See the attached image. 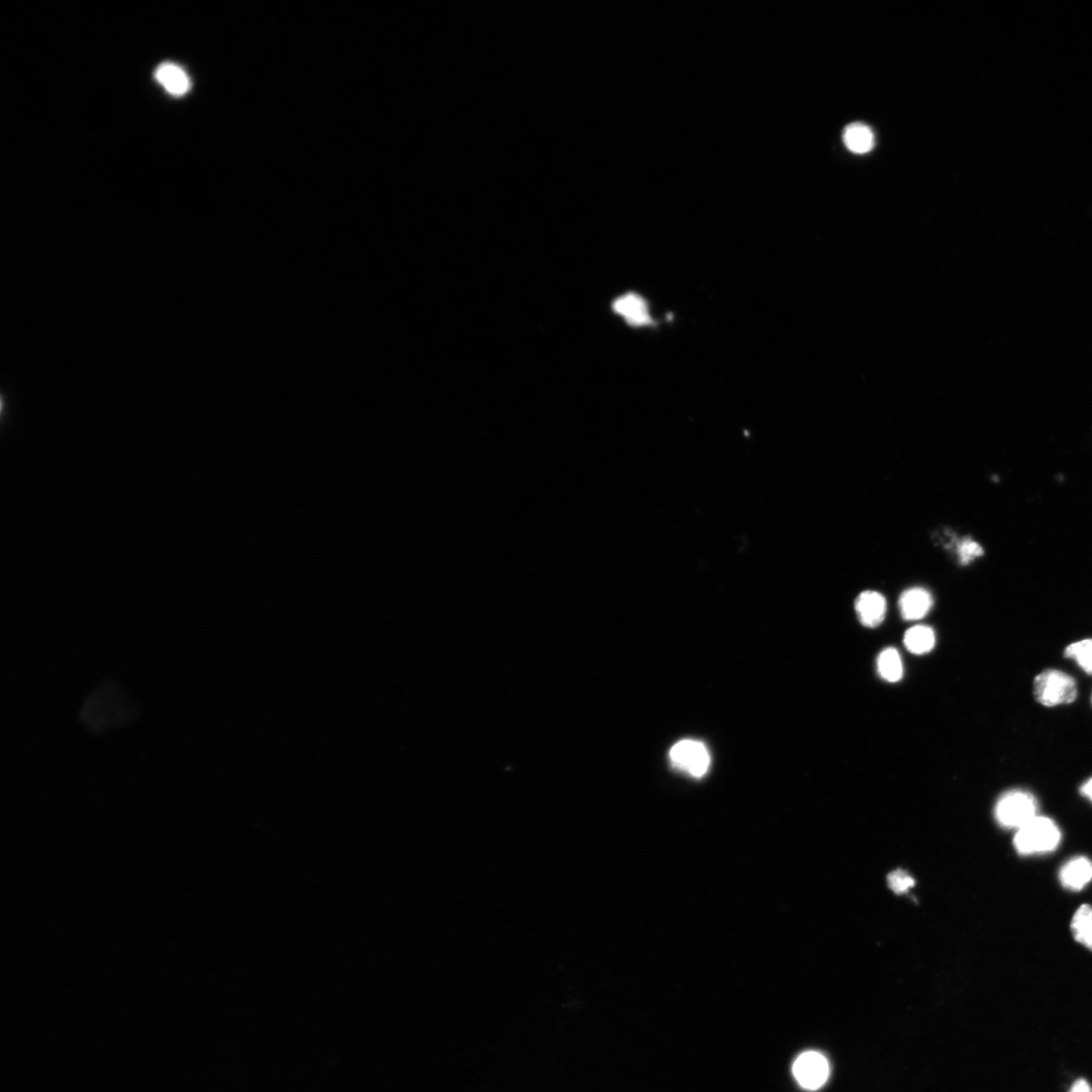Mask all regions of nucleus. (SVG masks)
Returning <instances> with one entry per match:
<instances>
[{
	"mask_svg": "<svg viewBox=\"0 0 1092 1092\" xmlns=\"http://www.w3.org/2000/svg\"><path fill=\"white\" fill-rule=\"evenodd\" d=\"M957 553L960 562L966 566V564L971 563L975 559L982 557L984 551L982 546L977 541L971 539H965L959 543Z\"/></svg>",
	"mask_w": 1092,
	"mask_h": 1092,
	"instance_id": "obj_16",
	"label": "nucleus"
},
{
	"mask_svg": "<svg viewBox=\"0 0 1092 1092\" xmlns=\"http://www.w3.org/2000/svg\"><path fill=\"white\" fill-rule=\"evenodd\" d=\"M1064 656L1075 660L1082 671L1092 676V638L1081 639L1067 646Z\"/></svg>",
	"mask_w": 1092,
	"mask_h": 1092,
	"instance_id": "obj_15",
	"label": "nucleus"
},
{
	"mask_svg": "<svg viewBox=\"0 0 1092 1092\" xmlns=\"http://www.w3.org/2000/svg\"><path fill=\"white\" fill-rule=\"evenodd\" d=\"M1061 841L1060 828L1053 819L1037 815L1019 828L1013 845L1020 855L1033 856L1052 853Z\"/></svg>",
	"mask_w": 1092,
	"mask_h": 1092,
	"instance_id": "obj_1",
	"label": "nucleus"
},
{
	"mask_svg": "<svg viewBox=\"0 0 1092 1092\" xmlns=\"http://www.w3.org/2000/svg\"><path fill=\"white\" fill-rule=\"evenodd\" d=\"M1075 677L1056 668L1044 670L1034 680V696L1045 708L1071 704L1077 698Z\"/></svg>",
	"mask_w": 1092,
	"mask_h": 1092,
	"instance_id": "obj_2",
	"label": "nucleus"
},
{
	"mask_svg": "<svg viewBox=\"0 0 1092 1092\" xmlns=\"http://www.w3.org/2000/svg\"><path fill=\"white\" fill-rule=\"evenodd\" d=\"M878 673L884 680L898 682L903 675V667L899 653L896 648H887L879 655L877 660Z\"/></svg>",
	"mask_w": 1092,
	"mask_h": 1092,
	"instance_id": "obj_14",
	"label": "nucleus"
},
{
	"mask_svg": "<svg viewBox=\"0 0 1092 1092\" xmlns=\"http://www.w3.org/2000/svg\"><path fill=\"white\" fill-rule=\"evenodd\" d=\"M1071 933L1076 940L1092 952V907L1081 906L1071 920Z\"/></svg>",
	"mask_w": 1092,
	"mask_h": 1092,
	"instance_id": "obj_13",
	"label": "nucleus"
},
{
	"mask_svg": "<svg viewBox=\"0 0 1092 1092\" xmlns=\"http://www.w3.org/2000/svg\"><path fill=\"white\" fill-rule=\"evenodd\" d=\"M887 609V600L878 592H863L856 600V611L861 624L870 628L877 627L883 623Z\"/></svg>",
	"mask_w": 1092,
	"mask_h": 1092,
	"instance_id": "obj_7",
	"label": "nucleus"
},
{
	"mask_svg": "<svg viewBox=\"0 0 1092 1092\" xmlns=\"http://www.w3.org/2000/svg\"><path fill=\"white\" fill-rule=\"evenodd\" d=\"M1069 1092H1092V1087L1085 1079H1079L1072 1086Z\"/></svg>",
	"mask_w": 1092,
	"mask_h": 1092,
	"instance_id": "obj_18",
	"label": "nucleus"
},
{
	"mask_svg": "<svg viewBox=\"0 0 1092 1092\" xmlns=\"http://www.w3.org/2000/svg\"><path fill=\"white\" fill-rule=\"evenodd\" d=\"M844 142L856 154H866L871 152L875 145L872 130L862 122H854L844 131Z\"/></svg>",
	"mask_w": 1092,
	"mask_h": 1092,
	"instance_id": "obj_11",
	"label": "nucleus"
},
{
	"mask_svg": "<svg viewBox=\"0 0 1092 1092\" xmlns=\"http://www.w3.org/2000/svg\"><path fill=\"white\" fill-rule=\"evenodd\" d=\"M672 764L677 770L695 778L706 774L710 765V756L702 742L685 740L676 743L670 751Z\"/></svg>",
	"mask_w": 1092,
	"mask_h": 1092,
	"instance_id": "obj_4",
	"label": "nucleus"
},
{
	"mask_svg": "<svg viewBox=\"0 0 1092 1092\" xmlns=\"http://www.w3.org/2000/svg\"><path fill=\"white\" fill-rule=\"evenodd\" d=\"M887 881L890 889L898 894L906 893L911 887H915L916 883L915 879L903 870L891 872Z\"/></svg>",
	"mask_w": 1092,
	"mask_h": 1092,
	"instance_id": "obj_17",
	"label": "nucleus"
},
{
	"mask_svg": "<svg viewBox=\"0 0 1092 1092\" xmlns=\"http://www.w3.org/2000/svg\"><path fill=\"white\" fill-rule=\"evenodd\" d=\"M1062 887L1071 891L1084 889L1092 880V862L1087 856H1076L1063 865L1059 872Z\"/></svg>",
	"mask_w": 1092,
	"mask_h": 1092,
	"instance_id": "obj_8",
	"label": "nucleus"
},
{
	"mask_svg": "<svg viewBox=\"0 0 1092 1092\" xmlns=\"http://www.w3.org/2000/svg\"><path fill=\"white\" fill-rule=\"evenodd\" d=\"M933 606L930 593L922 588H912L900 596L899 609L903 619L916 621L924 618Z\"/></svg>",
	"mask_w": 1092,
	"mask_h": 1092,
	"instance_id": "obj_9",
	"label": "nucleus"
},
{
	"mask_svg": "<svg viewBox=\"0 0 1092 1092\" xmlns=\"http://www.w3.org/2000/svg\"><path fill=\"white\" fill-rule=\"evenodd\" d=\"M903 643L911 654L925 655L934 648L936 635L930 627L917 625L908 630Z\"/></svg>",
	"mask_w": 1092,
	"mask_h": 1092,
	"instance_id": "obj_12",
	"label": "nucleus"
},
{
	"mask_svg": "<svg viewBox=\"0 0 1092 1092\" xmlns=\"http://www.w3.org/2000/svg\"><path fill=\"white\" fill-rule=\"evenodd\" d=\"M1039 804L1029 791H1007L995 805V818L1003 827L1019 830L1038 815Z\"/></svg>",
	"mask_w": 1092,
	"mask_h": 1092,
	"instance_id": "obj_3",
	"label": "nucleus"
},
{
	"mask_svg": "<svg viewBox=\"0 0 1092 1092\" xmlns=\"http://www.w3.org/2000/svg\"><path fill=\"white\" fill-rule=\"evenodd\" d=\"M156 79L173 96H184L191 89V81L185 71L175 64L160 65L155 73Z\"/></svg>",
	"mask_w": 1092,
	"mask_h": 1092,
	"instance_id": "obj_10",
	"label": "nucleus"
},
{
	"mask_svg": "<svg viewBox=\"0 0 1092 1092\" xmlns=\"http://www.w3.org/2000/svg\"><path fill=\"white\" fill-rule=\"evenodd\" d=\"M614 312L624 317L627 324L634 327L653 325L646 300L635 293H628L614 300Z\"/></svg>",
	"mask_w": 1092,
	"mask_h": 1092,
	"instance_id": "obj_6",
	"label": "nucleus"
},
{
	"mask_svg": "<svg viewBox=\"0 0 1092 1092\" xmlns=\"http://www.w3.org/2000/svg\"><path fill=\"white\" fill-rule=\"evenodd\" d=\"M1079 793L1085 796L1092 803V777L1089 778L1084 784L1081 785Z\"/></svg>",
	"mask_w": 1092,
	"mask_h": 1092,
	"instance_id": "obj_19",
	"label": "nucleus"
},
{
	"mask_svg": "<svg viewBox=\"0 0 1092 1092\" xmlns=\"http://www.w3.org/2000/svg\"><path fill=\"white\" fill-rule=\"evenodd\" d=\"M793 1075L803 1088L816 1090L825 1084L830 1076V1066L822 1054L805 1052L794 1062Z\"/></svg>",
	"mask_w": 1092,
	"mask_h": 1092,
	"instance_id": "obj_5",
	"label": "nucleus"
}]
</instances>
